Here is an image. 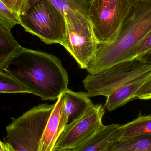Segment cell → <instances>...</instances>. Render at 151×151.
I'll list each match as a JSON object with an SVG mask.
<instances>
[{"instance_id":"22","label":"cell","mask_w":151,"mask_h":151,"mask_svg":"<svg viewBox=\"0 0 151 151\" xmlns=\"http://www.w3.org/2000/svg\"><path fill=\"white\" fill-rule=\"evenodd\" d=\"M0 151H15L14 148L8 142H3L0 140Z\"/></svg>"},{"instance_id":"19","label":"cell","mask_w":151,"mask_h":151,"mask_svg":"<svg viewBox=\"0 0 151 151\" xmlns=\"http://www.w3.org/2000/svg\"><path fill=\"white\" fill-rule=\"evenodd\" d=\"M18 17L25 12L29 0H1Z\"/></svg>"},{"instance_id":"2","label":"cell","mask_w":151,"mask_h":151,"mask_svg":"<svg viewBox=\"0 0 151 151\" xmlns=\"http://www.w3.org/2000/svg\"><path fill=\"white\" fill-rule=\"evenodd\" d=\"M151 31V0H135L113 40L99 44L87 71L95 74L131 59L132 53Z\"/></svg>"},{"instance_id":"11","label":"cell","mask_w":151,"mask_h":151,"mask_svg":"<svg viewBox=\"0 0 151 151\" xmlns=\"http://www.w3.org/2000/svg\"><path fill=\"white\" fill-rule=\"evenodd\" d=\"M118 124L105 126L89 141L76 151H105L119 139L120 127Z\"/></svg>"},{"instance_id":"13","label":"cell","mask_w":151,"mask_h":151,"mask_svg":"<svg viewBox=\"0 0 151 151\" xmlns=\"http://www.w3.org/2000/svg\"><path fill=\"white\" fill-rule=\"evenodd\" d=\"M121 136L119 140L151 135V115L139 114L137 118L120 127Z\"/></svg>"},{"instance_id":"6","label":"cell","mask_w":151,"mask_h":151,"mask_svg":"<svg viewBox=\"0 0 151 151\" xmlns=\"http://www.w3.org/2000/svg\"><path fill=\"white\" fill-rule=\"evenodd\" d=\"M66 40L64 47L81 68L87 69L96 54L99 44L89 19L77 11L68 10L64 14Z\"/></svg>"},{"instance_id":"18","label":"cell","mask_w":151,"mask_h":151,"mask_svg":"<svg viewBox=\"0 0 151 151\" xmlns=\"http://www.w3.org/2000/svg\"><path fill=\"white\" fill-rule=\"evenodd\" d=\"M19 17L0 0V25L11 30L16 25L19 24Z\"/></svg>"},{"instance_id":"15","label":"cell","mask_w":151,"mask_h":151,"mask_svg":"<svg viewBox=\"0 0 151 151\" xmlns=\"http://www.w3.org/2000/svg\"><path fill=\"white\" fill-rule=\"evenodd\" d=\"M105 151H151V135L117 140Z\"/></svg>"},{"instance_id":"4","label":"cell","mask_w":151,"mask_h":151,"mask_svg":"<svg viewBox=\"0 0 151 151\" xmlns=\"http://www.w3.org/2000/svg\"><path fill=\"white\" fill-rule=\"evenodd\" d=\"M54 106L39 105L14 119L6 127L4 142L10 144L15 151H38Z\"/></svg>"},{"instance_id":"1","label":"cell","mask_w":151,"mask_h":151,"mask_svg":"<svg viewBox=\"0 0 151 151\" xmlns=\"http://www.w3.org/2000/svg\"><path fill=\"white\" fill-rule=\"evenodd\" d=\"M2 70L43 100L58 99L68 89V74L59 58L21 47Z\"/></svg>"},{"instance_id":"17","label":"cell","mask_w":151,"mask_h":151,"mask_svg":"<svg viewBox=\"0 0 151 151\" xmlns=\"http://www.w3.org/2000/svg\"><path fill=\"white\" fill-rule=\"evenodd\" d=\"M0 93H29L21 82L7 73L0 70Z\"/></svg>"},{"instance_id":"5","label":"cell","mask_w":151,"mask_h":151,"mask_svg":"<svg viewBox=\"0 0 151 151\" xmlns=\"http://www.w3.org/2000/svg\"><path fill=\"white\" fill-rule=\"evenodd\" d=\"M151 71V64L140 58L117 64L95 74H89L83 83L90 97H107L122 86Z\"/></svg>"},{"instance_id":"23","label":"cell","mask_w":151,"mask_h":151,"mask_svg":"<svg viewBox=\"0 0 151 151\" xmlns=\"http://www.w3.org/2000/svg\"><path fill=\"white\" fill-rule=\"evenodd\" d=\"M138 57L140 58L144 62L151 64V49Z\"/></svg>"},{"instance_id":"14","label":"cell","mask_w":151,"mask_h":151,"mask_svg":"<svg viewBox=\"0 0 151 151\" xmlns=\"http://www.w3.org/2000/svg\"><path fill=\"white\" fill-rule=\"evenodd\" d=\"M14 39L11 30L0 25V70L10 58L21 48Z\"/></svg>"},{"instance_id":"21","label":"cell","mask_w":151,"mask_h":151,"mask_svg":"<svg viewBox=\"0 0 151 151\" xmlns=\"http://www.w3.org/2000/svg\"><path fill=\"white\" fill-rule=\"evenodd\" d=\"M151 49V31L140 42L132 53L131 59L140 56Z\"/></svg>"},{"instance_id":"12","label":"cell","mask_w":151,"mask_h":151,"mask_svg":"<svg viewBox=\"0 0 151 151\" xmlns=\"http://www.w3.org/2000/svg\"><path fill=\"white\" fill-rule=\"evenodd\" d=\"M65 96V110L69 122L84 113L94 104L87 92H75L67 89Z\"/></svg>"},{"instance_id":"16","label":"cell","mask_w":151,"mask_h":151,"mask_svg":"<svg viewBox=\"0 0 151 151\" xmlns=\"http://www.w3.org/2000/svg\"><path fill=\"white\" fill-rule=\"evenodd\" d=\"M38 0H29L27 9ZM65 14L68 10L77 11L88 18L89 9L92 0H49Z\"/></svg>"},{"instance_id":"9","label":"cell","mask_w":151,"mask_h":151,"mask_svg":"<svg viewBox=\"0 0 151 151\" xmlns=\"http://www.w3.org/2000/svg\"><path fill=\"white\" fill-rule=\"evenodd\" d=\"M65 113V96L63 93L57 99L49 118L38 151H53L58 137V129Z\"/></svg>"},{"instance_id":"7","label":"cell","mask_w":151,"mask_h":151,"mask_svg":"<svg viewBox=\"0 0 151 151\" xmlns=\"http://www.w3.org/2000/svg\"><path fill=\"white\" fill-rule=\"evenodd\" d=\"M135 0H92L89 20L99 44L114 40Z\"/></svg>"},{"instance_id":"8","label":"cell","mask_w":151,"mask_h":151,"mask_svg":"<svg viewBox=\"0 0 151 151\" xmlns=\"http://www.w3.org/2000/svg\"><path fill=\"white\" fill-rule=\"evenodd\" d=\"M105 113L103 105L93 104L84 113L70 122L57 140L53 151H76L104 127Z\"/></svg>"},{"instance_id":"20","label":"cell","mask_w":151,"mask_h":151,"mask_svg":"<svg viewBox=\"0 0 151 151\" xmlns=\"http://www.w3.org/2000/svg\"><path fill=\"white\" fill-rule=\"evenodd\" d=\"M151 99V76L149 78L134 95V100Z\"/></svg>"},{"instance_id":"10","label":"cell","mask_w":151,"mask_h":151,"mask_svg":"<svg viewBox=\"0 0 151 151\" xmlns=\"http://www.w3.org/2000/svg\"><path fill=\"white\" fill-rule=\"evenodd\" d=\"M151 76V71H150L134 81L122 86L106 97L105 105L106 110L112 111L134 100V95L136 92Z\"/></svg>"},{"instance_id":"3","label":"cell","mask_w":151,"mask_h":151,"mask_svg":"<svg viewBox=\"0 0 151 151\" xmlns=\"http://www.w3.org/2000/svg\"><path fill=\"white\" fill-rule=\"evenodd\" d=\"M26 32L47 44L65 46L66 23L64 14L49 0H38L19 17Z\"/></svg>"}]
</instances>
